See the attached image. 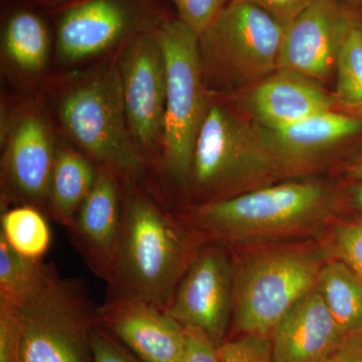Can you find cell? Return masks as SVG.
Wrapping results in <instances>:
<instances>
[{
  "mask_svg": "<svg viewBox=\"0 0 362 362\" xmlns=\"http://www.w3.org/2000/svg\"><path fill=\"white\" fill-rule=\"evenodd\" d=\"M166 68L163 165L173 180L187 185L195 141L209 104L199 35L182 21H165L156 30Z\"/></svg>",
  "mask_w": 362,
  "mask_h": 362,
  "instance_id": "obj_7",
  "label": "cell"
},
{
  "mask_svg": "<svg viewBox=\"0 0 362 362\" xmlns=\"http://www.w3.org/2000/svg\"><path fill=\"white\" fill-rule=\"evenodd\" d=\"M0 233L14 251L37 261L42 259L51 244L47 220L33 206L16 207L2 214Z\"/></svg>",
  "mask_w": 362,
  "mask_h": 362,
  "instance_id": "obj_23",
  "label": "cell"
},
{
  "mask_svg": "<svg viewBox=\"0 0 362 362\" xmlns=\"http://www.w3.org/2000/svg\"><path fill=\"white\" fill-rule=\"evenodd\" d=\"M285 28L249 0H228L199 35L204 81L251 88L278 71Z\"/></svg>",
  "mask_w": 362,
  "mask_h": 362,
  "instance_id": "obj_6",
  "label": "cell"
},
{
  "mask_svg": "<svg viewBox=\"0 0 362 362\" xmlns=\"http://www.w3.org/2000/svg\"><path fill=\"white\" fill-rule=\"evenodd\" d=\"M180 21L201 35L228 0H173Z\"/></svg>",
  "mask_w": 362,
  "mask_h": 362,
  "instance_id": "obj_27",
  "label": "cell"
},
{
  "mask_svg": "<svg viewBox=\"0 0 362 362\" xmlns=\"http://www.w3.org/2000/svg\"><path fill=\"white\" fill-rule=\"evenodd\" d=\"M350 175L357 181L362 180V154L350 168Z\"/></svg>",
  "mask_w": 362,
  "mask_h": 362,
  "instance_id": "obj_33",
  "label": "cell"
},
{
  "mask_svg": "<svg viewBox=\"0 0 362 362\" xmlns=\"http://www.w3.org/2000/svg\"><path fill=\"white\" fill-rule=\"evenodd\" d=\"M322 247L290 246L254 255L235 268L233 320L244 334L271 337L279 321L316 289Z\"/></svg>",
  "mask_w": 362,
  "mask_h": 362,
  "instance_id": "obj_5",
  "label": "cell"
},
{
  "mask_svg": "<svg viewBox=\"0 0 362 362\" xmlns=\"http://www.w3.org/2000/svg\"><path fill=\"white\" fill-rule=\"evenodd\" d=\"M98 173L84 156L71 150L57 152L47 199L54 221L71 226L94 187Z\"/></svg>",
  "mask_w": 362,
  "mask_h": 362,
  "instance_id": "obj_19",
  "label": "cell"
},
{
  "mask_svg": "<svg viewBox=\"0 0 362 362\" xmlns=\"http://www.w3.org/2000/svg\"><path fill=\"white\" fill-rule=\"evenodd\" d=\"M187 344L180 362H221L218 345L204 331L185 327Z\"/></svg>",
  "mask_w": 362,
  "mask_h": 362,
  "instance_id": "obj_28",
  "label": "cell"
},
{
  "mask_svg": "<svg viewBox=\"0 0 362 362\" xmlns=\"http://www.w3.org/2000/svg\"><path fill=\"white\" fill-rule=\"evenodd\" d=\"M135 9L125 0H89L66 11L58 28L59 58L66 62L105 51L133 30Z\"/></svg>",
  "mask_w": 362,
  "mask_h": 362,
  "instance_id": "obj_17",
  "label": "cell"
},
{
  "mask_svg": "<svg viewBox=\"0 0 362 362\" xmlns=\"http://www.w3.org/2000/svg\"><path fill=\"white\" fill-rule=\"evenodd\" d=\"M358 16L344 0H314L285 28L278 71L316 83L335 73L338 57Z\"/></svg>",
  "mask_w": 362,
  "mask_h": 362,
  "instance_id": "obj_9",
  "label": "cell"
},
{
  "mask_svg": "<svg viewBox=\"0 0 362 362\" xmlns=\"http://www.w3.org/2000/svg\"><path fill=\"white\" fill-rule=\"evenodd\" d=\"M90 345L93 362H140L109 337L104 327H100L99 322L93 328Z\"/></svg>",
  "mask_w": 362,
  "mask_h": 362,
  "instance_id": "obj_29",
  "label": "cell"
},
{
  "mask_svg": "<svg viewBox=\"0 0 362 362\" xmlns=\"http://www.w3.org/2000/svg\"><path fill=\"white\" fill-rule=\"evenodd\" d=\"M334 204L335 194L326 183L290 180L202 202L187 223L206 239L242 244L310 230L327 221Z\"/></svg>",
  "mask_w": 362,
  "mask_h": 362,
  "instance_id": "obj_2",
  "label": "cell"
},
{
  "mask_svg": "<svg viewBox=\"0 0 362 362\" xmlns=\"http://www.w3.org/2000/svg\"><path fill=\"white\" fill-rule=\"evenodd\" d=\"M115 176L106 168L99 171L94 187L68 226L88 265L108 283L113 274L122 221V201Z\"/></svg>",
  "mask_w": 362,
  "mask_h": 362,
  "instance_id": "obj_14",
  "label": "cell"
},
{
  "mask_svg": "<svg viewBox=\"0 0 362 362\" xmlns=\"http://www.w3.org/2000/svg\"><path fill=\"white\" fill-rule=\"evenodd\" d=\"M281 177L258 124L221 105L209 104L188 180L204 202L265 187Z\"/></svg>",
  "mask_w": 362,
  "mask_h": 362,
  "instance_id": "obj_4",
  "label": "cell"
},
{
  "mask_svg": "<svg viewBox=\"0 0 362 362\" xmlns=\"http://www.w3.org/2000/svg\"><path fill=\"white\" fill-rule=\"evenodd\" d=\"M59 114L71 138L104 168L128 177L141 173L145 159L128 124L118 68L71 90Z\"/></svg>",
  "mask_w": 362,
  "mask_h": 362,
  "instance_id": "obj_8",
  "label": "cell"
},
{
  "mask_svg": "<svg viewBox=\"0 0 362 362\" xmlns=\"http://www.w3.org/2000/svg\"><path fill=\"white\" fill-rule=\"evenodd\" d=\"M221 362H275L270 337L244 334L218 345Z\"/></svg>",
  "mask_w": 362,
  "mask_h": 362,
  "instance_id": "obj_26",
  "label": "cell"
},
{
  "mask_svg": "<svg viewBox=\"0 0 362 362\" xmlns=\"http://www.w3.org/2000/svg\"><path fill=\"white\" fill-rule=\"evenodd\" d=\"M235 267L221 246H202L164 311L185 327L223 343L233 316Z\"/></svg>",
  "mask_w": 362,
  "mask_h": 362,
  "instance_id": "obj_10",
  "label": "cell"
},
{
  "mask_svg": "<svg viewBox=\"0 0 362 362\" xmlns=\"http://www.w3.org/2000/svg\"><path fill=\"white\" fill-rule=\"evenodd\" d=\"M49 267L25 258L0 233V303L14 306L35 289Z\"/></svg>",
  "mask_w": 362,
  "mask_h": 362,
  "instance_id": "obj_24",
  "label": "cell"
},
{
  "mask_svg": "<svg viewBox=\"0 0 362 362\" xmlns=\"http://www.w3.org/2000/svg\"><path fill=\"white\" fill-rule=\"evenodd\" d=\"M245 108L252 120L280 129L326 112L337 111L333 93L319 83L289 71H277L247 90Z\"/></svg>",
  "mask_w": 362,
  "mask_h": 362,
  "instance_id": "obj_15",
  "label": "cell"
},
{
  "mask_svg": "<svg viewBox=\"0 0 362 362\" xmlns=\"http://www.w3.org/2000/svg\"><path fill=\"white\" fill-rule=\"evenodd\" d=\"M206 238L178 223L146 194L131 192L122 221L113 274V294L140 298L165 309Z\"/></svg>",
  "mask_w": 362,
  "mask_h": 362,
  "instance_id": "obj_1",
  "label": "cell"
},
{
  "mask_svg": "<svg viewBox=\"0 0 362 362\" xmlns=\"http://www.w3.org/2000/svg\"><path fill=\"white\" fill-rule=\"evenodd\" d=\"M323 362H362V332L347 335L337 349Z\"/></svg>",
  "mask_w": 362,
  "mask_h": 362,
  "instance_id": "obj_31",
  "label": "cell"
},
{
  "mask_svg": "<svg viewBox=\"0 0 362 362\" xmlns=\"http://www.w3.org/2000/svg\"><path fill=\"white\" fill-rule=\"evenodd\" d=\"M350 204L354 209L362 214V180L357 181L349 192Z\"/></svg>",
  "mask_w": 362,
  "mask_h": 362,
  "instance_id": "obj_32",
  "label": "cell"
},
{
  "mask_svg": "<svg viewBox=\"0 0 362 362\" xmlns=\"http://www.w3.org/2000/svg\"><path fill=\"white\" fill-rule=\"evenodd\" d=\"M118 70L131 133L140 151L148 152L162 141L165 113V59L156 32L131 40Z\"/></svg>",
  "mask_w": 362,
  "mask_h": 362,
  "instance_id": "obj_11",
  "label": "cell"
},
{
  "mask_svg": "<svg viewBox=\"0 0 362 362\" xmlns=\"http://www.w3.org/2000/svg\"><path fill=\"white\" fill-rule=\"evenodd\" d=\"M317 291L345 335L362 332V277L337 259L324 263Z\"/></svg>",
  "mask_w": 362,
  "mask_h": 362,
  "instance_id": "obj_20",
  "label": "cell"
},
{
  "mask_svg": "<svg viewBox=\"0 0 362 362\" xmlns=\"http://www.w3.org/2000/svg\"><path fill=\"white\" fill-rule=\"evenodd\" d=\"M98 322L143 362H180L187 330L163 309L140 298L113 294L97 309Z\"/></svg>",
  "mask_w": 362,
  "mask_h": 362,
  "instance_id": "obj_12",
  "label": "cell"
},
{
  "mask_svg": "<svg viewBox=\"0 0 362 362\" xmlns=\"http://www.w3.org/2000/svg\"><path fill=\"white\" fill-rule=\"evenodd\" d=\"M56 154L49 131L37 117H25L14 128L6 156V175L23 199H47Z\"/></svg>",
  "mask_w": 362,
  "mask_h": 362,
  "instance_id": "obj_18",
  "label": "cell"
},
{
  "mask_svg": "<svg viewBox=\"0 0 362 362\" xmlns=\"http://www.w3.org/2000/svg\"><path fill=\"white\" fill-rule=\"evenodd\" d=\"M333 93L337 110L362 119V23L356 21L345 40L337 69Z\"/></svg>",
  "mask_w": 362,
  "mask_h": 362,
  "instance_id": "obj_22",
  "label": "cell"
},
{
  "mask_svg": "<svg viewBox=\"0 0 362 362\" xmlns=\"http://www.w3.org/2000/svg\"><path fill=\"white\" fill-rule=\"evenodd\" d=\"M13 323L16 362H93L90 335L98 323L84 290L51 267L25 299L0 303Z\"/></svg>",
  "mask_w": 362,
  "mask_h": 362,
  "instance_id": "obj_3",
  "label": "cell"
},
{
  "mask_svg": "<svg viewBox=\"0 0 362 362\" xmlns=\"http://www.w3.org/2000/svg\"><path fill=\"white\" fill-rule=\"evenodd\" d=\"M273 16L286 28L295 18L310 6L314 0H249Z\"/></svg>",
  "mask_w": 362,
  "mask_h": 362,
  "instance_id": "obj_30",
  "label": "cell"
},
{
  "mask_svg": "<svg viewBox=\"0 0 362 362\" xmlns=\"http://www.w3.org/2000/svg\"><path fill=\"white\" fill-rule=\"evenodd\" d=\"M346 337L315 289L279 321L270 338L275 362H323Z\"/></svg>",
  "mask_w": 362,
  "mask_h": 362,
  "instance_id": "obj_16",
  "label": "cell"
},
{
  "mask_svg": "<svg viewBox=\"0 0 362 362\" xmlns=\"http://www.w3.org/2000/svg\"><path fill=\"white\" fill-rule=\"evenodd\" d=\"M4 47L11 61L23 70L40 71L49 56V33L39 16L18 13L7 23Z\"/></svg>",
  "mask_w": 362,
  "mask_h": 362,
  "instance_id": "obj_21",
  "label": "cell"
},
{
  "mask_svg": "<svg viewBox=\"0 0 362 362\" xmlns=\"http://www.w3.org/2000/svg\"><path fill=\"white\" fill-rule=\"evenodd\" d=\"M344 1L345 4L349 6V8L356 14L357 11H361L362 9V0H344Z\"/></svg>",
  "mask_w": 362,
  "mask_h": 362,
  "instance_id": "obj_34",
  "label": "cell"
},
{
  "mask_svg": "<svg viewBox=\"0 0 362 362\" xmlns=\"http://www.w3.org/2000/svg\"><path fill=\"white\" fill-rule=\"evenodd\" d=\"M322 249L329 258L340 259L362 277V218L335 223Z\"/></svg>",
  "mask_w": 362,
  "mask_h": 362,
  "instance_id": "obj_25",
  "label": "cell"
},
{
  "mask_svg": "<svg viewBox=\"0 0 362 362\" xmlns=\"http://www.w3.org/2000/svg\"><path fill=\"white\" fill-rule=\"evenodd\" d=\"M267 148L282 177L303 175L362 133V119L339 111L309 117L280 129L259 126Z\"/></svg>",
  "mask_w": 362,
  "mask_h": 362,
  "instance_id": "obj_13",
  "label": "cell"
}]
</instances>
